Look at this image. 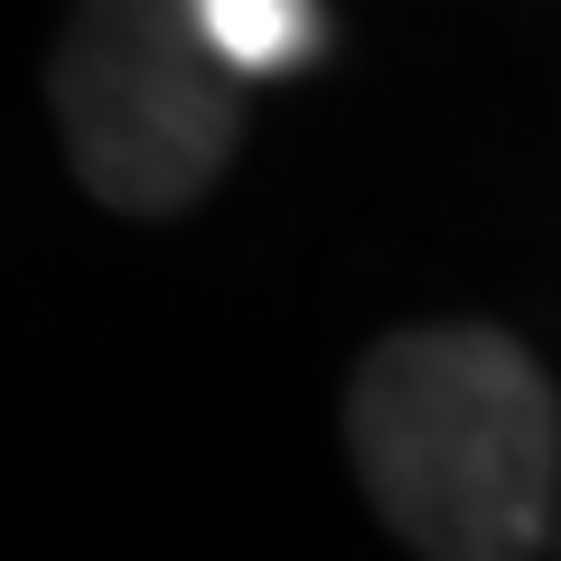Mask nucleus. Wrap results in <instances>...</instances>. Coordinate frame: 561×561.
<instances>
[{
	"instance_id": "2",
	"label": "nucleus",
	"mask_w": 561,
	"mask_h": 561,
	"mask_svg": "<svg viewBox=\"0 0 561 561\" xmlns=\"http://www.w3.org/2000/svg\"><path fill=\"white\" fill-rule=\"evenodd\" d=\"M66 150L94 206L179 216L216 187L243 140V76L206 57L197 20L169 0H94L76 10L47 66Z\"/></svg>"
},
{
	"instance_id": "3",
	"label": "nucleus",
	"mask_w": 561,
	"mask_h": 561,
	"mask_svg": "<svg viewBox=\"0 0 561 561\" xmlns=\"http://www.w3.org/2000/svg\"><path fill=\"white\" fill-rule=\"evenodd\" d=\"M206 38V57L225 66V76H280V66H309L328 38V20L309 10V0H197L187 10Z\"/></svg>"
},
{
	"instance_id": "1",
	"label": "nucleus",
	"mask_w": 561,
	"mask_h": 561,
	"mask_svg": "<svg viewBox=\"0 0 561 561\" xmlns=\"http://www.w3.org/2000/svg\"><path fill=\"white\" fill-rule=\"evenodd\" d=\"M346 449L412 561H542L561 393L505 328H393L346 383Z\"/></svg>"
}]
</instances>
